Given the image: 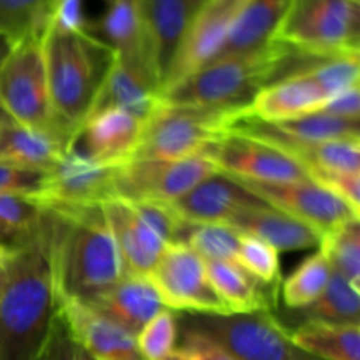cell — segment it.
I'll use <instances>...</instances> for the list:
<instances>
[{
	"label": "cell",
	"mask_w": 360,
	"mask_h": 360,
	"mask_svg": "<svg viewBox=\"0 0 360 360\" xmlns=\"http://www.w3.org/2000/svg\"><path fill=\"white\" fill-rule=\"evenodd\" d=\"M46 220L58 302L94 304L123 274L102 206H46Z\"/></svg>",
	"instance_id": "cell-1"
},
{
	"label": "cell",
	"mask_w": 360,
	"mask_h": 360,
	"mask_svg": "<svg viewBox=\"0 0 360 360\" xmlns=\"http://www.w3.org/2000/svg\"><path fill=\"white\" fill-rule=\"evenodd\" d=\"M58 316L48 220L32 246L0 262V360H35Z\"/></svg>",
	"instance_id": "cell-2"
},
{
	"label": "cell",
	"mask_w": 360,
	"mask_h": 360,
	"mask_svg": "<svg viewBox=\"0 0 360 360\" xmlns=\"http://www.w3.org/2000/svg\"><path fill=\"white\" fill-rule=\"evenodd\" d=\"M49 102L58 132L72 144L115 62V51L90 34L49 28L42 39Z\"/></svg>",
	"instance_id": "cell-3"
},
{
	"label": "cell",
	"mask_w": 360,
	"mask_h": 360,
	"mask_svg": "<svg viewBox=\"0 0 360 360\" xmlns=\"http://www.w3.org/2000/svg\"><path fill=\"white\" fill-rule=\"evenodd\" d=\"M285 46L271 41L252 51L220 56L160 94L162 104L178 108L246 109L271 83Z\"/></svg>",
	"instance_id": "cell-4"
},
{
	"label": "cell",
	"mask_w": 360,
	"mask_h": 360,
	"mask_svg": "<svg viewBox=\"0 0 360 360\" xmlns=\"http://www.w3.org/2000/svg\"><path fill=\"white\" fill-rule=\"evenodd\" d=\"M274 311L183 313L176 322L178 329L200 334L236 360H319L290 343Z\"/></svg>",
	"instance_id": "cell-5"
},
{
	"label": "cell",
	"mask_w": 360,
	"mask_h": 360,
	"mask_svg": "<svg viewBox=\"0 0 360 360\" xmlns=\"http://www.w3.org/2000/svg\"><path fill=\"white\" fill-rule=\"evenodd\" d=\"M271 41L309 55L360 51V6L352 0H292Z\"/></svg>",
	"instance_id": "cell-6"
},
{
	"label": "cell",
	"mask_w": 360,
	"mask_h": 360,
	"mask_svg": "<svg viewBox=\"0 0 360 360\" xmlns=\"http://www.w3.org/2000/svg\"><path fill=\"white\" fill-rule=\"evenodd\" d=\"M239 111L243 109L160 104L144 122L143 136L132 160H181L200 153L227 136L229 122Z\"/></svg>",
	"instance_id": "cell-7"
},
{
	"label": "cell",
	"mask_w": 360,
	"mask_h": 360,
	"mask_svg": "<svg viewBox=\"0 0 360 360\" xmlns=\"http://www.w3.org/2000/svg\"><path fill=\"white\" fill-rule=\"evenodd\" d=\"M0 111L16 125L53 132L65 139L53 118L42 39H20L0 63Z\"/></svg>",
	"instance_id": "cell-8"
},
{
	"label": "cell",
	"mask_w": 360,
	"mask_h": 360,
	"mask_svg": "<svg viewBox=\"0 0 360 360\" xmlns=\"http://www.w3.org/2000/svg\"><path fill=\"white\" fill-rule=\"evenodd\" d=\"M210 146L181 160H132L116 167L112 197L127 202H174L200 181L220 172L211 157Z\"/></svg>",
	"instance_id": "cell-9"
},
{
	"label": "cell",
	"mask_w": 360,
	"mask_h": 360,
	"mask_svg": "<svg viewBox=\"0 0 360 360\" xmlns=\"http://www.w3.org/2000/svg\"><path fill=\"white\" fill-rule=\"evenodd\" d=\"M171 311L231 313L211 287L206 264L186 245H169L148 276Z\"/></svg>",
	"instance_id": "cell-10"
},
{
	"label": "cell",
	"mask_w": 360,
	"mask_h": 360,
	"mask_svg": "<svg viewBox=\"0 0 360 360\" xmlns=\"http://www.w3.org/2000/svg\"><path fill=\"white\" fill-rule=\"evenodd\" d=\"M248 0H202L172 58L160 94L218 58Z\"/></svg>",
	"instance_id": "cell-11"
},
{
	"label": "cell",
	"mask_w": 360,
	"mask_h": 360,
	"mask_svg": "<svg viewBox=\"0 0 360 360\" xmlns=\"http://www.w3.org/2000/svg\"><path fill=\"white\" fill-rule=\"evenodd\" d=\"M218 171L238 181L294 183L309 179L308 172L287 153L250 137L227 134L210 146Z\"/></svg>",
	"instance_id": "cell-12"
},
{
	"label": "cell",
	"mask_w": 360,
	"mask_h": 360,
	"mask_svg": "<svg viewBox=\"0 0 360 360\" xmlns=\"http://www.w3.org/2000/svg\"><path fill=\"white\" fill-rule=\"evenodd\" d=\"M239 183H243L260 200L297 218L322 236L352 218H359V211H355L341 197L313 179L276 183V185L250 181Z\"/></svg>",
	"instance_id": "cell-13"
},
{
	"label": "cell",
	"mask_w": 360,
	"mask_h": 360,
	"mask_svg": "<svg viewBox=\"0 0 360 360\" xmlns=\"http://www.w3.org/2000/svg\"><path fill=\"white\" fill-rule=\"evenodd\" d=\"M116 167H105L74 150L46 172V185L37 197L44 206H95L112 197Z\"/></svg>",
	"instance_id": "cell-14"
},
{
	"label": "cell",
	"mask_w": 360,
	"mask_h": 360,
	"mask_svg": "<svg viewBox=\"0 0 360 360\" xmlns=\"http://www.w3.org/2000/svg\"><path fill=\"white\" fill-rule=\"evenodd\" d=\"M143 129V120L129 112L120 109H102L91 112L84 120L69 150L77 151L105 167H122L132 160Z\"/></svg>",
	"instance_id": "cell-15"
},
{
	"label": "cell",
	"mask_w": 360,
	"mask_h": 360,
	"mask_svg": "<svg viewBox=\"0 0 360 360\" xmlns=\"http://www.w3.org/2000/svg\"><path fill=\"white\" fill-rule=\"evenodd\" d=\"M102 6L104 7L101 14L88 23L86 34L109 46L123 62L146 70L158 81L139 2L137 0H102Z\"/></svg>",
	"instance_id": "cell-16"
},
{
	"label": "cell",
	"mask_w": 360,
	"mask_h": 360,
	"mask_svg": "<svg viewBox=\"0 0 360 360\" xmlns=\"http://www.w3.org/2000/svg\"><path fill=\"white\" fill-rule=\"evenodd\" d=\"M58 313L70 338L94 360H144L136 336L88 304L58 302Z\"/></svg>",
	"instance_id": "cell-17"
},
{
	"label": "cell",
	"mask_w": 360,
	"mask_h": 360,
	"mask_svg": "<svg viewBox=\"0 0 360 360\" xmlns=\"http://www.w3.org/2000/svg\"><path fill=\"white\" fill-rule=\"evenodd\" d=\"M169 204L183 221L192 225H204L229 224V220L236 217L239 211L260 206L264 200L250 192L238 179L224 172H214L213 176L193 186L185 195Z\"/></svg>",
	"instance_id": "cell-18"
},
{
	"label": "cell",
	"mask_w": 360,
	"mask_h": 360,
	"mask_svg": "<svg viewBox=\"0 0 360 360\" xmlns=\"http://www.w3.org/2000/svg\"><path fill=\"white\" fill-rule=\"evenodd\" d=\"M105 224L118 250L123 274L150 276L165 245L127 200L111 197L101 204Z\"/></svg>",
	"instance_id": "cell-19"
},
{
	"label": "cell",
	"mask_w": 360,
	"mask_h": 360,
	"mask_svg": "<svg viewBox=\"0 0 360 360\" xmlns=\"http://www.w3.org/2000/svg\"><path fill=\"white\" fill-rule=\"evenodd\" d=\"M148 44L153 56L158 81L164 83L172 58L195 14L200 0H137Z\"/></svg>",
	"instance_id": "cell-20"
},
{
	"label": "cell",
	"mask_w": 360,
	"mask_h": 360,
	"mask_svg": "<svg viewBox=\"0 0 360 360\" xmlns=\"http://www.w3.org/2000/svg\"><path fill=\"white\" fill-rule=\"evenodd\" d=\"M160 104L158 81L146 70L115 56V62L102 84L91 112L102 109H120L146 122Z\"/></svg>",
	"instance_id": "cell-21"
},
{
	"label": "cell",
	"mask_w": 360,
	"mask_h": 360,
	"mask_svg": "<svg viewBox=\"0 0 360 360\" xmlns=\"http://www.w3.org/2000/svg\"><path fill=\"white\" fill-rule=\"evenodd\" d=\"M227 225L236 229L239 234L252 236L267 243L278 253L319 248L322 239V234L313 227L266 202L239 211Z\"/></svg>",
	"instance_id": "cell-22"
},
{
	"label": "cell",
	"mask_w": 360,
	"mask_h": 360,
	"mask_svg": "<svg viewBox=\"0 0 360 360\" xmlns=\"http://www.w3.org/2000/svg\"><path fill=\"white\" fill-rule=\"evenodd\" d=\"M88 306L132 336H137L153 316L167 309L150 278L139 274H122L111 290Z\"/></svg>",
	"instance_id": "cell-23"
},
{
	"label": "cell",
	"mask_w": 360,
	"mask_h": 360,
	"mask_svg": "<svg viewBox=\"0 0 360 360\" xmlns=\"http://www.w3.org/2000/svg\"><path fill=\"white\" fill-rule=\"evenodd\" d=\"M326 101L315 81L304 74H294L266 84L253 97L250 112L264 122H287L316 112Z\"/></svg>",
	"instance_id": "cell-24"
},
{
	"label": "cell",
	"mask_w": 360,
	"mask_h": 360,
	"mask_svg": "<svg viewBox=\"0 0 360 360\" xmlns=\"http://www.w3.org/2000/svg\"><path fill=\"white\" fill-rule=\"evenodd\" d=\"M206 273L211 287L231 313L274 311L278 309L280 285H267L253 278L239 264L210 260Z\"/></svg>",
	"instance_id": "cell-25"
},
{
	"label": "cell",
	"mask_w": 360,
	"mask_h": 360,
	"mask_svg": "<svg viewBox=\"0 0 360 360\" xmlns=\"http://www.w3.org/2000/svg\"><path fill=\"white\" fill-rule=\"evenodd\" d=\"M278 322L287 330L306 322H329V323H357L360 320V288L354 287L348 280L333 271L326 290L316 301L306 308L295 311L278 313Z\"/></svg>",
	"instance_id": "cell-26"
},
{
	"label": "cell",
	"mask_w": 360,
	"mask_h": 360,
	"mask_svg": "<svg viewBox=\"0 0 360 360\" xmlns=\"http://www.w3.org/2000/svg\"><path fill=\"white\" fill-rule=\"evenodd\" d=\"M69 143L53 132L28 129L11 120L0 125V158L48 172L69 150Z\"/></svg>",
	"instance_id": "cell-27"
},
{
	"label": "cell",
	"mask_w": 360,
	"mask_h": 360,
	"mask_svg": "<svg viewBox=\"0 0 360 360\" xmlns=\"http://www.w3.org/2000/svg\"><path fill=\"white\" fill-rule=\"evenodd\" d=\"M297 350L319 360H360L357 323L306 322L288 330Z\"/></svg>",
	"instance_id": "cell-28"
},
{
	"label": "cell",
	"mask_w": 360,
	"mask_h": 360,
	"mask_svg": "<svg viewBox=\"0 0 360 360\" xmlns=\"http://www.w3.org/2000/svg\"><path fill=\"white\" fill-rule=\"evenodd\" d=\"M44 213L37 197L0 195V262L34 245Z\"/></svg>",
	"instance_id": "cell-29"
},
{
	"label": "cell",
	"mask_w": 360,
	"mask_h": 360,
	"mask_svg": "<svg viewBox=\"0 0 360 360\" xmlns=\"http://www.w3.org/2000/svg\"><path fill=\"white\" fill-rule=\"evenodd\" d=\"M292 0H248L218 58L252 51L271 42Z\"/></svg>",
	"instance_id": "cell-30"
},
{
	"label": "cell",
	"mask_w": 360,
	"mask_h": 360,
	"mask_svg": "<svg viewBox=\"0 0 360 360\" xmlns=\"http://www.w3.org/2000/svg\"><path fill=\"white\" fill-rule=\"evenodd\" d=\"M333 276V267L320 248L306 257L301 266L280 283V295L285 309L306 308L320 297Z\"/></svg>",
	"instance_id": "cell-31"
},
{
	"label": "cell",
	"mask_w": 360,
	"mask_h": 360,
	"mask_svg": "<svg viewBox=\"0 0 360 360\" xmlns=\"http://www.w3.org/2000/svg\"><path fill=\"white\" fill-rule=\"evenodd\" d=\"M58 0H0V34L13 42L44 39Z\"/></svg>",
	"instance_id": "cell-32"
},
{
	"label": "cell",
	"mask_w": 360,
	"mask_h": 360,
	"mask_svg": "<svg viewBox=\"0 0 360 360\" xmlns=\"http://www.w3.org/2000/svg\"><path fill=\"white\" fill-rule=\"evenodd\" d=\"M319 248L329 260L334 273L360 288V221L359 218L345 221L320 239Z\"/></svg>",
	"instance_id": "cell-33"
},
{
	"label": "cell",
	"mask_w": 360,
	"mask_h": 360,
	"mask_svg": "<svg viewBox=\"0 0 360 360\" xmlns=\"http://www.w3.org/2000/svg\"><path fill=\"white\" fill-rule=\"evenodd\" d=\"M243 234L227 224H188L183 234L181 245L188 246L204 262L210 260H227L236 262Z\"/></svg>",
	"instance_id": "cell-34"
},
{
	"label": "cell",
	"mask_w": 360,
	"mask_h": 360,
	"mask_svg": "<svg viewBox=\"0 0 360 360\" xmlns=\"http://www.w3.org/2000/svg\"><path fill=\"white\" fill-rule=\"evenodd\" d=\"M271 123V122H269ZM274 129L285 137L304 143H322V141L360 137L359 122L334 118L323 112H311L301 118L273 123Z\"/></svg>",
	"instance_id": "cell-35"
},
{
	"label": "cell",
	"mask_w": 360,
	"mask_h": 360,
	"mask_svg": "<svg viewBox=\"0 0 360 360\" xmlns=\"http://www.w3.org/2000/svg\"><path fill=\"white\" fill-rule=\"evenodd\" d=\"M137 348L144 360H165L176 350L178 322L171 309H164L150 320L136 336Z\"/></svg>",
	"instance_id": "cell-36"
},
{
	"label": "cell",
	"mask_w": 360,
	"mask_h": 360,
	"mask_svg": "<svg viewBox=\"0 0 360 360\" xmlns=\"http://www.w3.org/2000/svg\"><path fill=\"white\" fill-rule=\"evenodd\" d=\"M236 264L248 271L253 278L267 285L281 283L280 253L267 243L252 236H243Z\"/></svg>",
	"instance_id": "cell-37"
},
{
	"label": "cell",
	"mask_w": 360,
	"mask_h": 360,
	"mask_svg": "<svg viewBox=\"0 0 360 360\" xmlns=\"http://www.w3.org/2000/svg\"><path fill=\"white\" fill-rule=\"evenodd\" d=\"M129 204L165 246L181 245L183 234L188 224L172 211L171 204L158 202V200H139V202Z\"/></svg>",
	"instance_id": "cell-38"
},
{
	"label": "cell",
	"mask_w": 360,
	"mask_h": 360,
	"mask_svg": "<svg viewBox=\"0 0 360 360\" xmlns=\"http://www.w3.org/2000/svg\"><path fill=\"white\" fill-rule=\"evenodd\" d=\"M44 185L46 171H37L0 158V195L39 197Z\"/></svg>",
	"instance_id": "cell-39"
},
{
	"label": "cell",
	"mask_w": 360,
	"mask_h": 360,
	"mask_svg": "<svg viewBox=\"0 0 360 360\" xmlns=\"http://www.w3.org/2000/svg\"><path fill=\"white\" fill-rule=\"evenodd\" d=\"M35 360H94L88 357L83 352V348L77 347L76 341L70 338L69 330L63 326L60 313L56 316L55 323H53L51 330H49L48 338H46L44 345H42L41 352H39Z\"/></svg>",
	"instance_id": "cell-40"
},
{
	"label": "cell",
	"mask_w": 360,
	"mask_h": 360,
	"mask_svg": "<svg viewBox=\"0 0 360 360\" xmlns=\"http://www.w3.org/2000/svg\"><path fill=\"white\" fill-rule=\"evenodd\" d=\"M88 23L90 18L84 11V0H58L49 28L67 34H83L88 30Z\"/></svg>",
	"instance_id": "cell-41"
},
{
	"label": "cell",
	"mask_w": 360,
	"mask_h": 360,
	"mask_svg": "<svg viewBox=\"0 0 360 360\" xmlns=\"http://www.w3.org/2000/svg\"><path fill=\"white\" fill-rule=\"evenodd\" d=\"M178 347L176 350L181 352L190 360H236L231 354L221 350L218 345L211 343L200 334L192 330L178 329Z\"/></svg>",
	"instance_id": "cell-42"
},
{
	"label": "cell",
	"mask_w": 360,
	"mask_h": 360,
	"mask_svg": "<svg viewBox=\"0 0 360 360\" xmlns=\"http://www.w3.org/2000/svg\"><path fill=\"white\" fill-rule=\"evenodd\" d=\"M316 112H323V115L334 116V118L359 122V116H360L359 86L348 88V90H345V91H341V94L330 97L329 101L323 102L322 108H320Z\"/></svg>",
	"instance_id": "cell-43"
},
{
	"label": "cell",
	"mask_w": 360,
	"mask_h": 360,
	"mask_svg": "<svg viewBox=\"0 0 360 360\" xmlns=\"http://www.w3.org/2000/svg\"><path fill=\"white\" fill-rule=\"evenodd\" d=\"M13 44H14V42L11 41V39H7L6 35L0 34V63H2V60L6 58L7 53L11 51V48H13ZM0 112H2V111H0Z\"/></svg>",
	"instance_id": "cell-44"
},
{
	"label": "cell",
	"mask_w": 360,
	"mask_h": 360,
	"mask_svg": "<svg viewBox=\"0 0 360 360\" xmlns=\"http://www.w3.org/2000/svg\"><path fill=\"white\" fill-rule=\"evenodd\" d=\"M165 360H190V359H186V357H185V355H183V354H181V352L174 350V352H172V354H171V355H169V357H167V359H165Z\"/></svg>",
	"instance_id": "cell-45"
},
{
	"label": "cell",
	"mask_w": 360,
	"mask_h": 360,
	"mask_svg": "<svg viewBox=\"0 0 360 360\" xmlns=\"http://www.w3.org/2000/svg\"><path fill=\"white\" fill-rule=\"evenodd\" d=\"M6 120H9V118H7V116H4V112H0V125H2V123L6 122Z\"/></svg>",
	"instance_id": "cell-46"
},
{
	"label": "cell",
	"mask_w": 360,
	"mask_h": 360,
	"mask_svg": "<svg viewBox=\"0 0 360 360\" xmlns=\"http://www.w3.org/2000/svg\"><path fill=\"white\" fill-rule=\"evenodd\" d=\"M352 2H357V4H360V0H352Z\"/></svg>",
	"instance_id": "cell-47"
},
{
	"label": "cell",
	"mask_w": 360,
	"mask_h": 360,
	"mask_svg": "<svg viewBox=\"0 0 360 360\" xmlns=\"http://www.w3.org/2000/svg\"><path fill=\"white\" fill-rule=\"evenodd\" d=\"M200 2H202V0H200Z\"/></svg>",
	"instance_id": "cell-48"
}]
</instances>
